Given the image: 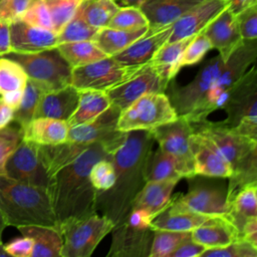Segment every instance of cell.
Segmentation results:
<instances>
[{"label":"cell","instance_id":"cell-1","mask_svg":"<svg viewBox=\"0 0 257 257\" xmlns=\"http://www.w3.org/2000/svg\"><path fill=\"white\" fill-rule=\"evenodd\" d=\"M256 57L257 39L244 40L228 60L225 61L220 55L208 60L186 85L168 84V97L178 115L198 121L221 108L230 90L255 63Z\"/></svg>","mask_w":257,"mask_h":257},{"label":"cell","instance_id":"cell-2","mask_svg":"<svg viewBox=\"0 0 257 257\" xmlns=\"http://www.w3.org/2000/svg\"><path fill=\"white\" fill-rule=\"evenodd\" d=\"M154 144L151 131H131L112 155L114 182L109 189L96 191L95 209L114 226L126 220L136 196L146 184L145 166Z\"/></svg>","mask_w":257,"mask_h":257},{"label":"cell","instance_id":"cell-3","mask_svg":"<svg viewBox=\"0 0 257 257\" xmlns=\"http://www.w3.org/2000/svg\"><path fill=\"white\" fill-rule=\"evenodd\" d=\"M112 155L99 143L91 144L75 161L48 178L46 186L58 228L94 213L96 190L89 179L91 167Z\"/></svg>","mask_w":257,"mask_h":257},{"label":"cell","instance_id":"cell-4","mask_svg":"<svg viewBox=\"0 0 257 257\" xmlns=\"http://www.w3.org/2000/svg\"><path fill=\"white\" fill-rule=\"evenodd\" d=\"M0 212L8 226L41 225L59 230L46 187L0 175Z\"/></svg>","mask_w":257,"mask_h":257},{"label":"cell","instance_id":"cell-5","mask_svg":"<svg viewBox=\"0 0 257 257\" xmlns=\"http://www.w3.org/2000/svg\"><path fill=\"white\" fill-rule=\"evenodd\" d=\"M221 108L227 112L223 124L257 141V71L254 64L233 86Z\"/></svg>","mask_w":257,"mask_h":257},{"label":"cell","instance_id":"cell-6","mask_svg":"<svg viewBox=\"0 0 257 257\" xmlns=\"http://www.w3.org/2000/svg\"><path fill=\"white\" fill-rule=\"evenodd\" d=\"M18 62L29 79L40 84L45 91L71 84V67L57 47L32 53L9 52L4 55Z\"/></svg>","mask_w":257,"mask_h":257},{"label":"cell","instance_id":"cell-7","mask_svg":"<svg viewBox=\"0 0 257 257\" xmlns=\"http://www.w3.org/2000/svg\"><path fill=\"white\" fill-rule=\"evenodd\" d=\"M178 117L170 98L165 92L149 93L120 111L117 130L121 132L151 131Z\"/></svg>","mask_w":257,"mask_h":257},{"label":"cell","instance_id":"cell-8","mask_svg":"<svg viewBox=\"0 0 257 257\" xmlns=\"http://www.w3.org/2000/svg\"><path fill=\"white\" fill-rule=\"evenodd\" d=\"M113 223L98 213L60 227L61 257H89L99 242L113 229Z\"/></svg>","mask_w":257,"mask_h":257},{"label":"cell","instance_id":"cell-9","mask_svg":"<svg viewBox=\"0 0 257 257\" xmlns=\"http://www.w3.org/2000/svg\"><path fill=\"white\" fill-rule=\"evenodd\" d=\"M168 208L173 211H188L207 216H225L230 213L227 187L211 182H193L186 195L171 199Z\"/></svg>","mask_w":257,"mask_h":257},{"label":"cell","instance_id":"cell-10","mask_svg":"<svg viewBox=\"0 0 257 257\" xmlns=\"http://www.w3.org/2000/svg\"><path fill=\"white\" fill-rule=\"evenodd\" d=\"M141 66H126L112 56L71 69V84L78 90L107 91L132 76Z\"/></svg>","mask_w":257,"mask_h":257},{"label":"cell","instance_id":"cell-11","mask_svg":"<svg viewBox=\"0 0 257 257\" xmlns=\"http://www.w3.org/2000/svg\"><path fill=\"white\" fill-rule=\"evenodd\" d=\"M120 109L114 104L100 113L93 120L70 126L66 141L80 143H99L106 151L113 155L124 143L127 133L117 130V120Z\"/></svg>","mask_w":257,"mask_h":257},{"label":"cell","instance_id":"cell-12","mask_svg":"<svg viewBox=\"0 0 257 257\" xmlns=\"http://www.w3.org/2000/svg\"><path fill=\"white\" fill-rule=\"evenodd\" d=\"M151 133L159 148L178 161L184 178L195 176L190 148L193 127L186 116L178 115L175 120L161 124L151 130Z\"/></svg>","mask_w":257,"mask_h":257},{"label":"cell","instance_id":"cell-13","mask_svg":"<svg viewBox=\"0 0 257 257\" xmlns=\"http://www.w3.org/2000/svg\"><path fill=\"white\" fill-rule=\"evenodd\" d=\"M169 83L170 81L162 77L148 62L127 79L105 92L110 102L123 110L143 95L165 92Z\"/></svg>","mask_w":257,"mask_h":257},{"label":"cell","instance_id":"cell-14","mask_svg":"<svg viewBox=\"0 0 257 257\" xmlns=\"http://www.w3.org/2000/svg\"><path fill=\"white\" fill-rule=\"evenodd\" d=\"M4 176L21 183L46 187L48 177L39 156V145L22 140L7 160Z\"/></svg>","mask_w":257,"mask_h":257},{"label":"cell","instance_id":"cell-15","mask_svg":"<svg viewBox=\"0 0 257 257\" xmlns=\"http://www.w3.org/2000/svg\"><path fill=\"white\" fill-rule=\"evenodd\" d=\"M111 245L107 257H149L154 230L141 227L127 220L111 230Z\"/></svg>","mask_w":257,"mask_h":257},{"label":"cell","instance_id":"cell-16","mask_svg":"<svg viewBox=\"0 0 257 257\" xmlns=\"http://www.w3.org/2000/svg\"><path fill=\"white\" fill-rule=\"evenodd\" d=\"M229 5L230 0H202L173 23L168 41L172 42L198 34Z\"/></svg>","mask_w":257,"mask_h":257},{"label":"cell","instance_id":"cell-17","mask_svg":"<svg viewBox=\"0 0 257 257\" xmlns=\"http://www.w3.org/2000/svg\"><path fill=\"white\" fill-rule=\"evenodd\" d=\"M194 175L207 178L228 179L232 174L230 164L204 137L193 133L190 138Z\"/></svg>","mask_w":257,"mask_h":257},{"label":"cell","instance_id":"cell-18","mask_svg":"<svg viewBox=\"0 0 257 257\" xmlns=\"http://www.w3.org/2000/svg\"><path fill=\"white\" fill-rule=\"evenodd\" d=\"M210 40L212 48L226 61L244 41L240 35L235 14L227 7L218 14L203 30Z\"/></svg>","mask_w":257,"mask_h":257},{"label":"cell","instance_id":"cell-19","mask_svg":"<svg viewBox=\"0 0 257 257\" xmlns=\"http://www.w3.org/2000/svg\"><path fill=\"white\" fill-rule=\"evenodd\" d=\"M11 51L32 53L57 46V34L52 30L30 25L21 19L9 23Z\"/></svg>","mask_w":257,"mask_h":257},{"label":"cell","instance_id":"cell-20","mask_svg":"<svg viewBox=\"0 0 257 257\" xmlns=\"http://www.w3.org/2000/svg\"><path fill=\"white\" fill-rule=\"evenodd\" d=\"M172 26L173 24L159 29L149 28L143 36L112 57L126 66H142L148 63L155 53L169 40Z\"/></svg>","mask_w":257,"mask_h":257},{"label":"cell","instance_id":"cell-21","mask_svg":"<svg viewBox=\"0 0 257 257\" xmlns=\"http://www.w3.org/2000/svg\"><path fill=\"white\" fill-rule=\"evenodd\" d=\"M79 99V90L72 84L43 92L41 95L35 117H50L68 121L74 112Z\"/></svg>","mask_w":257,"mask_h":257},{"label":"cell","instance_id":"cell-22","mask_svg":"<svg viewBox=\"0 0 257 257\" xmlns=\"http://www.w3.org/2000/svg\"><path fill=\"white\" fill-rule=\"evenodd\" d=\"M178 182V180L146 182L136 196L131 211L142 212L151 222L168 207L173 190Z\"/></svg>","mask_w":257,"mask_h":257},{"label":"cell","instance_id":"cell-23","mask_svg":"<svg viewBox=\"0 0 257 257\" xmlns=\"http://www.w3.org/2000/svg\"><path fill=\"white\" fill-rule=\"evenodd\" d=\"M202 0H145L139 7L145 14L150 29L173 24Z\"/></svg>","mask_w":257,"mask_h":257},{"label":"cell","instance_id":"cell-24","mask_svg":"<svg viewBox=\"0 0 257 257\" xmlns=\"http://www.w3.org/2000/svg\"><path fill=\"white\" fill-rule=\"evenodd\" d=\"M191 238L207 248L226 246L240 238L234 224L225 216H214L191 231Z\"/></svg>","mask_w":257,"mask_h":257},{"label":"cell","instance_id":"cell-25","mask_svg":"<svg viewBox=\"0 0 257 257\" xmlns=\"http://www.w3.org/2000/svg\"><path fill=\"white\" fill-rule=\"evenodd\" d=\"M67 121L50 117H35L23 128V140L40 146L57 145L66 141Z\"/></svg>","mask_w":257,"mask_h":257},{"label":"cell","instance_id":"cell-26","mask_svg":"<svg viewBox=\"0 0 257 257\" xmlns=\"http://www.w3.org/2000/svg\"><path fill=\"white\" fill-rule=\"evenodd\" d=\"M90 145L71 141L50 146L39 145V156L47 177L49 178L62 167L75 161Z\"/></svg>","mask_w":257,"mask_h":257},{"label":"cell","instance_id":"cell-27","mask_svg":"<svg viewBox=\"0 0 257 257\" xmlns=\"http://www.w3.org/2000/svg\"><path fill=\"white\" fill-rule=\"evenodd\" d=\"M23 236L33 240L31 257H61L63 239L57 228L41 225L17 227Z\"/></svg>","mask_w":257,"mask_h":257},{"label":"cell","instance_id":"cell-28","mask_svg":"<svg viewBox=\"0 0 257 257\" xmlns=\"http://www.w3.org/2000/svg\"><path fill=\"white\" fill-rule=\"evenodd\" d=\"M194 37L195 35L172 42L167 41L155 53L149 63L162 77L171 81L181 69L180 61L183 53Z\"/></svg>","mask_w":257,"mask_h":257},{"label":"cell","instance_id":"cell-29","mask_svg":"<svg viewBox=\"0 0 257 257\" xmlns=\"http://www.w3.org/2000/svg\"><path fill=\"white\" fill-rule=\"evenodd\" d=\"M110 104V99L105 91L90 89L79 90L77 106L67 123L69 127L87 123L106 110Z\"/></svg>","mask_w":257,"mask_h":257},{"label":"cell","instance_id":"cell-30","mask_svg":"<svg viewBox=\"0 0 257 257\" xmlns=\"http://www.w3.org/2000/svg\"><path fill=\"white\" fill-rule=\"evenodd\" d=\"M212 217L188 211H173L167 207L151 221L150 227L153 230L191 232Z\"/></svg>","mask_w":257,"mask_h":257},{"label":"cell","instance_id":"cell-31","mask_svg":"<svg viewBox=\"0 0 257 257\" xmlns=\"http://www.w3.org/2000/svg\"><path fill=\"white\" fill-rule=\"evenodd\" d=\"M148 29L149 26L134 30L102 27L97 30L92 41L107 56H113L143 36Z\"/></svg>","mask_w":257,"mask_h":257},{"label":"cell","instance_id":"cell-32","mask_svg":"<svg viewBox=\"0 0 257 257\" xmlns=\"http://www.w3.org/2000/svg\"><path fill=\"white\" fill-rule=\"evenodd\" d=\"M178 161L170 154L164 152L158 147L155 151H151L145 166L146 182L178 180L183 179Z\"/></svg>","mask_w":257,"mask_h":257},{"label":"cell","instance_id":"cell-33","mask_svg":"<svg viewBox=\"0 0 257 257\" xmlns=\"http://www.w3.org/2000/svg\"><path fill=\"white\" fill-rule=\"evenodd\" d=\"M257 183L245 185L239 189L230 202V213L227 218L237 228L239 234L244 222L257 216Z\"/></svg>","mask_w":257,"mask_h":257},{"label":"cell","instance_id":"cell-34","mask_svg":"<svg viewBox=\"0 0 257 257\" xmlns=\"http://www.w3.org/2000/svg\"><path fill=\"white\" fill-rule=\"evenodd\" d=\"M56 47L71 68L85 65L107 56L92 40L64 42L57 44Z\"/></svg>","mask_w":257,"mask_h":257},{"label":"cell","instance_id":"cell-35","mask_svg":"<svg viewBox=\"0 0 257 257\" xmlns=\"http://www.w3.org/2000/svg\"><path fill=\"white\" fill-rule=\"evenodd\" d=\"M119 5L114 0H79L75 14L89 25L106 27Z\"/></svg>","mask_w":257,"mask_h":257},{"label":"cell","instance_id":"cell-36","mask_svg":"<svg viewBox=\"0 0 257 257\" xmlns=\"http://www.w3.org/2000/svg\"><path fill=\"white\" fill-rule=\"evenodd\" d=\"M43 92H45V89L40 84L28 78L21 102L14 111L13 121L24 128L34 118L39 99Z\"/></svg>","mask_w":257,"mask_h":257},{"label":"cell","instance_id":"cell-37","mask_svg":"<svg viewBox=\"0 0 257 257\" xmlns=\"http://www.w3.org/2000/svg\"><path fill=\"white\" fill-rule=\"evenodd\" d=\"M28 76L15 60L0 56V95L14 90H23Z\"/></svg>","mask_w":257,"mask_h":257},{"label":"cell","instance_id":"cell-38","mask_svg":"<svg viewBox=\"0 0 257 257\" xmlns=\"http://www.w3.org/2000/svg\"><path fill=\"white\" fill-rule=\"evenodd\" d=\"M189 238H191V232L154 230L149 257H170L171 253Z\"/></svg>","mask_w":257,"mask_h":257},{"label":"cell","instance_id":"cell-39","mask_svg":"<svg viewBox=\"0 0 257 257\" xmlns=\"http://www.w3.org/2000/svg\"><path fill=\"white\" fill-rule=\"evenodd\" d=\"M99 28L86 23L81 17L74 13L73 17L57 33V44L64 42L93 40Z\"/></svg>","mask_w":257,"mask_h":257},{"label":"cell","instance_id":"cell-40","mask_svg":"<svg viewBox=\"0 0 257 257\" xmlns=\"http://www.w3.org/2000/svg\"><path fill=\"white\" fill-rule=\"evenodd\" d=\"M147 26H149V22L139 6H119L106 27L134 30Z\"/></svg>","mask_w":257,"mask_h":257},{"label":"cell","instance_id":"cell-41","mask_svg":"<svg viewBox=\"0 0 257 257\" xmlns=\"http://www.w3.org/2000/svg\"><path fill=\"white\" fill-rule=\"evenodd\" d=\"M23 140V128L11 121L7 126L0 128V175H4L7 160Z\"/></svg>","mask_w":257,"mask_h":257},{"label":"cell","instance_id":"cell-42","mask_svg":"<svg viewBox=\"0 0 257 257\" xmlns=\"http://www.w3.org/2000/svg\"><path fill=\"white\" fill-rule=\"evenodd\" d=\"M49 12L53 31L57 34L73 17L79 0H42Z\"/></svg>","mask_w":257,"mask_h":257},{"label":"cell","instance_id":"cell-43","mask_svg":"<svg viewBox=\"0 0 257 257\" xmlns=\"http://www.w3.org/2000/svg\"><path fill=\"white\" fill-rule=\"evenodd\" d=\"M200 257H257V247L239 238L226 246L207 248Z\"/></svg>","mask_w":257,"mask_h":257},{"label":"cell","instance_id":"cell-44","mask_svg":"<svg viewBox=\"0 0 257 257\" xmlns=\"http://www.w3.org/2000/svg\"><path fill=\"white\" fill-rule=\"evenodd\" d=\"M111 159L99 160L90 169L89 179L96 191H105L114 182V168Z\"/></svg>","mask_w":257,"mask_h":257},{"label":"cell","instance_id":"cell-45","mask_svg":"<svg viewBox=\"0 0 257 257\" xmlns=\"http://www.w3.org/2000/svg\"><path fill=\"white\" fill-rule=\"evenodd\" d=\"M212 49V44L203 31L195 35L186 47L180 61L181 68L183 66L193 65L202 60L205 54Z\"/></svg>","mask_w":257,"mask_h":257},{"label":"cell","instance_id":"cell-46","mask_svg":"<svg viewBox=\"0 0 257 257\" xmlns=\"http://www.w3.org/2000/svg\"><path fill=\"white\" fill-rule=\"evenodd\" d=\"M235 17L242 39H257V3L244 8L235 14Z\"/></svg>","mask_w":257,"mask_h":257},{"label":"cell","instance_id":"cell-47","mask_svg":"<svg viewBox=\"0 0 257 257\" xmlns=\"http://www.w3.org/2000/svg\"><path fill=\"white\" fill-rule=\"evenodd\" d=\"M20 19L30 25L53 31L49 12L42 0H35Z\"/></svg>","mask_w":257,"mask_h":257},{"label":"cell","instance_id":"cell-48","mask_svg":"<svg viewBox=\"0 0 257 257\" xmlns=\"http://www.w3.org/2000/svg\"><path fill=\"white\" fill-rule=\"evenodd\" d=\"M35 0H0V19L7 22L18 20Z\"/></svg>","mask_w":257,"mask_h":257},{"label":"cell","instance_id":"cell-49","mask_svg":"<svg viewBox=\"0 0 257 257\" xmlns=\"http://www.w3.org/2000/svg\"><path fill=\"white\" fill-rule=\"evenodd\" d=\"M4 249L9 254V256L31 257L33 240L30 237L22 235V237L15 238L4 244Z\"/></svg>","mask_w":257,"mask_h":257},{"label":"cell","instance_id":"cell-50","mask_svg":"<svg viewBox=\"0 0 257 257\" xmlns=\"http://www.w3.org/2000/svg\"><path fill=\"white\" fill-rule=\"evenodd\" d=\"M206 248L195 242L192 238L181 243L170 255V257H198Z\"/></svg>","mask_w":257,"mask_h":257},{"label":"cell","instance_id":"cell-51","mask_svg":"<svg viewBox=\"0 0 257 257\" xmlns=\"http://www.w3.org/2000/svg\"><path fill=\"white\" fill-rule=\"evenodd\" d=\"M240 238L257 247V216L248 218L240 231Z\"/></svg>","mask_w":257,"mask_h":257},{"label":"cell","instance_id":"cell-52","mask_svg":"<svg viewBox=\"0 0 257 257\" xmlns=\"http://www.w3.org/2000/svg\"><path fill=\"white\" fill-rule=\"evenodd\" d=\"M11 52L9 22L0 19V56Z\"/></svg>","mask_w":257,"mask_h":257},{"label":"cell","instance_id":"cell-53","mask_svg":"<svg viewBox=\"0 0 257 257\" xmlns=\"http://www.w3.org/2000/svg\"><path fill=\"white\" fill-rule=\"evenodd\" d=\"M15 109L9 106L0 96V128L7 126L14 118Z\"/></svg>","mask_w":257,"mask_h":257},{"label":"cell","instance_id":"cell-54","mask_svg":"<svg viewBox=\"0 0 257 257\" xmlns=\"http://www.w3.org/2000/svg\"><path fill=\"white\" fill-rule=\"evenodd\" d=\"M23 90H14V91H9V92H6L2 95H0L2 97V99L9 105L11 106L12 108L16 109L18 107V105L20 104L21 102V99H22V96H23Z\"/></svg>","mask_w":257,"mask_h":257},{"label":"cell","instance_id":"cell-55","mask_svg":"<svg viewBox=\"0 0 257 257\" xmlns=\"http://www.w3.org/2000/svg\"><path fill=\"white\" fill-rule=\"evenodd\" d=\"M257 3V0H230L229 9L234 13L237 14L244 8L248 7L251 4Z\"/></svg>","mask_w":257,"mask_h":257},{"label":"cell","instance_id":"cell-56","mask_svg":"<svg viewBox=\"0 0 257 257\" xmlns=\"http://www.w3.org/2000/svg\"><path fill=\"white\" fill-rule=\"evenodd\" d=\"M118 5L121 6H140L145 0H114Z\"/></svg>","mask_w":257,"mask_h":257},{"label":"cell","instance_id":"cell-57","mask_svg":"<svg viewBox=\"0 0 257 257\" xmlns=\"http://www.w3.org/2000/svg\"><path fill=\"white\" fill-rule=\"evenodd\" d=\"M7 222L5 220V218L3 217V215L1 214L0 212V243H3L2 242V234H3V231L5 230V228L7 227Z\"/></svg>","mask_w":257,"mask_h":257},{"label":"cell","instance_id":"cell-58","mask_svg":"<svg viewBox=\"0 0 257 257\" xmlns=\"http://www.w3.org/2000/svg\"><path fill=\"white\" fill-rule=\"evenodd\" d=\"M9 254L4 249V244L0 243V257H8Z\"/></svg>","mask_w":257,"mask_h":257}]
</instances>
